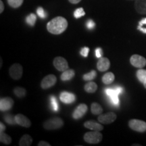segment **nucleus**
<instances>
[{"mask_svg":"<svg viewBox=\"0 0 146 146\" xmlns=\"http://www.w3.org/2000/svg\"><path fill=\"white\" fill-rule=\"evenodd\" d=\"M68 27V21L65 18L57 16L53 18L47 25V29L50 33L60 35L64 32Z\"/></svg>","mask_w":146,"mask_h":146,"instance_id":"nucleus-1","label":"nucleus"},{"mask_svg":"<svg viewBox=\"0 0 146 146\" xmlns=\"http://www.w3.org/2000/svg\"><path fill=\"white\" fill-rule=\"evenodd\" d=\"M64 121L59 117H53L47 120L43 123V127L46 130H56L62 127Z\"/></svg>","mask_w":146,"mask_h":146,"instance_id":"nucleus-2","label":"nucleus"},{"mask_svg":"<svg viewBox=\"0 0 146 146\" xmlns=\"http://www.w3.org/2000/svg\"><path fill=\"white\" fill-rule=\"evenodd\" d=\"M100 131H91V132H87L84 135V140L88 143L91 144H98L102 141V134L100 133Z\"/></svg>","mask_w":146,"mask_h":146,"instance_id":"nucleus-3","label":"nucleus"},{"mask_svg":"<svg viewBox=\"0 0 146 146\" xmlns=\"http://www.w3.org/2000/svg\"><path fill=\"white\" fill-rule=\"evenodd\" d=\"M129 126L133 131L139 133L146 131V123L143 120L138 119H132L129 121Z\"/></svg>","mask_w":146,"mask_h":146,"instance_id":"nucleus-4","label":"nucleus"},{"mask_svg":"<svg viewBox=\"0 0 146 146\" xmlns=\"http://www.w3.org/2000/svg\"><path fill=\"white\" fill-rule=\"evenodd\" d=\"M9 74L14 80L21 79L23 74V66L20 64H14L9 69Z\"/></svg>","mask_w":146,"mask_h":146,"instance_id":"nucleus-5","label":"nucleus"},{"mask_svg":"<svg viewBox=\"0 0 146 146\" xmlns=\"http://www.w3.org/2000/svg\"><path fill=\"white\" fill-rule=\"evenodd\" d=\"M53 64H54L55 68L60 72H64L68 69V62L65 58L61 57V56H58V57L55 58Z\"/></svg>","mask_w":146,"mask_h":146,"instance_id":"nucleus-6","label":"nucleus"},{"mask_svg":"<svg viewBox=\"0 0 146 146\" xmlns=\"http://www.w3.org/2000/svg\"><path fill=\"white\" fill-rule=\"evenodd\" d=\"M116 118L117 116L114 112H110L104 114H100L98 116V121L100 123L104 124V125H109V124L114 123Z\"/></svg>","mask_w":146,"mask_h":146,"instance_id":"nucleus-7","label":"nucleus"},{"mask_svg":"<svg viewBox=\"0 0 146 146\" xmlns=\"http://www.w3.org/2000/svg\"><path fill=\"white\" fill-rule=\"evenodd\" d=\"M130 62L131 65L134 67L139 68H142L146 65V59L143 56L139 55H133L130 58Z\"/></svg>","mask_w":146,"mask_h":146,"instance_id":"nucleus-8","label":"nucleus"},{"mask_svg":"<svg viewBox=\"0 0 146 146\" xmlns=\"http://www.w3.org/2000/svg\"><path fill=\"white\" fill-rule=\"evenodd\" d=\"M56 82H57L56 76L54 74H49L43 78L41 83V87L43 89H49L55 85Z\"/></svg>","mask_w":146,"mask_h":146,"instance_id":"nucleus-9","label":"nucleus"},{"mask_svg":"<svg viewBox=\"0 0 146 146\" xmlns=\"http://www.w3.org/2000/svg\"><path fill=\"white\" fill-rule=\"evenodd\" d=\"M88 108L85 104H81L76 108L72 113V118L75 120H78L86 114Z\"/></svg>","mask_w":146,"mask_h":146,"instance_id":"nucleus-10","label":"nucleus"},{"mask_svg":"<svg viewBox=\"0 0 146 146\" xmlns=\"http://www.w3.org/2000/svg\"><path fill=\"white\" fill-rule=\"evenodd\" d=\"M13 106L14 100L9 97L3 98L0 100V110L2 112L10 110Z\"/></svg>","mask_w":146,"mask_h":146,"instance_id":"nucleus-11","label":"nucleus"},{"mask_svg":"<svg viewBox=\"0 0 146 146\" xmlns=\"http://www.w3.org/2000/svg\"><path fill=\"white\" fill-rule=\"evenodd\" d=\"M15 120L16 123L20 126L25 127V128H29L31 125V122L29 119L25 115L22 114H18L15 116Z\"/></svg>","mask_w":146,"mask_h":146,"instance_id":"nucleus-12","label":"nucleus"},{"mask_svg":"<svg viewBox=\"0 0 146 146\" xmlns=\"http://www.w3.org/2000/svg\"><path fill=\"white\" fill-rule=\"evenodd\" d=\"M60 99L63 103L66 104H70L75 102L76 97L74 94L67 92V91H63L60 94Z\"/></svg>","mask_w":146,"mask_h":146,"instance_id":"nucleus-13","label":"nucleus"},{"mask_svg":"<svg viewBox=\"0 0 146 146\" xmlns=\"http://www.w3.org/2000/svg\"><path fill=\"white\" fill-rule=\"evenodd\" d=\"M110 67V62L107 58H100L97 63V68L100 72H105Z\"/></svg>","mask_w":146,"mask_h":146,"instance_id":"nucleus-14","label":"nucleus"},{"mask_svg":"<svg viewBox=\"0 0 146 146\" xmlns=\"http://www.w3.org/2000/svg\"><path fill=\"white\" fill-rule=\"evenodd\" d=\"M84 127L87 129L94 131H101L104 129V127L100 123H97L95 120H89L84 123Z\"/></svg>","mask_w":146,"mask_h":146,"instance_id":"nucleus-15","label":"nucleus"},{"mask_svg":"<svg viewBox=\"0 0 146 146\" xmlns=\"http://www.w3.org/2000/svg\"><path fill=\"white\" fill-rule=\"evenodd\" d=\"M135 8L140 14H146V0H136Z\"/></svg>","mask_w":146,"mask_h":146,"instance_id":"nucleus-16","label":"nucleus"},{"mask_svg":"<svg viewBox=\"0 0 146 146\" xmlns=\"http://www.w3.org/2000/svg\"><path fill=\"white\" fill-rule=\"evenodd\" d=\"M106 93L107 96H109L111 100H112V103L115 105H118V103H119V100H118V94L117 92H116V89H106Z\"/></svg>","mask_w":146,"mask_h":146,"instance_id":"nucleus-17","label":"nucleus"},{"mask_svg":"<svg viewBox=\"0 0 146 146\" xmlns=\"http://www.w3.org/2000/svg\"><path fill=\"white\" fill-rule=\"evenodd\" d=\"M75 75V72L72 69H67L66 70L62 72V74L60 76V78L62 81H66L71 80Z\"/></svg>","mask_w":146,"mask_h":146,"instance_id":"nucleus-18","label":"nucleus"},{"mask_svg":"<svg viewBox=\"0 0 146 146\" xmlns=\"http://www.w3.org/2000/svg\"><path fill=\"white\" fill-rule=\"evenodd\" d=\"M33 139L29 135H24L19 141L20 146H30L31 145Z\"/></svg>","mask_w":146,"mask_h":146,"instance_id":"nucleus-19","label":"nucleus"},{"mask_svg":"<svg viewBox=\"0 0 146 146\" xmlns=\"http://www.w3.org/2000/svg\"><path fill=\"white\" fill-rule=\"evenodd\" d=\"M115 76L112 72H107L102 76V82L105 85H110L114 81Z\"/></svg>","mask_w":146,"mask_h":146,"instance_id":"nucleus-20","label":"nucleus"},{"mask_svg":"<svg viewBox=\"0 0 146 146\" xmlns=\"http://www.w3.org/2000/svg\"><path fill=\"white\" fill-rule=\"evenodd\" d=\"M91 111L93 114L94 115H100L103 112V108L99 104L94 102L91 104Z\"/></svg>","mask_w":146,"mask_h":146,"instance_id":"nucleus-21","label":"nucleus"},{"mask_svg":"<svg viewBox=\"0 0 146 146\" xmlns=\"http://www.w3.org/2000/svg\"><path fill=\"white\" fill-rule=\"evenodd\" d=\"M84 89H85V91H87V93H89V94H94V93L96 92L98 89V85L96 83L94 82H89V83H87L86 85L84 87Z\"/></svg>","mask_w":146,"mask_h":146,"instance_id":"nucleus-22","label":"nucleus"},{"mask_svg":"<svg viewBox=\"0 0 146 146\" xmlns=\"http://www.w3.org/2000/svg\"><path fill=\"white\" fill-rule=\"evenodd\" d=\"M14 94H15V96L18 98H23V97L26 96L27 91L26 89L23 87H16L14 89Z\"/></svg>","mask_w":146,"mask_h":146,"instance_id":"nucleus-23","label":"nucleus"},{"mask_svg":"<svg viewBox=\"0 0 146 146\" xmlns=\"http://www.w3.org/2000/svg\"><path fill=\"white\" fill-rule=\"evenodd\" d=\"M0 141L5 145H10L12 142V138L10 135L5 134L4 132H0Z\"/></svg>","mask_w":146,"mask_h":146,"instance_id":"nucleus-24","label":"nucleus"},{"mask_svg":"<svg viewBox=\"0 0 146 146\" xmlns=\"http://www.w3.org/2000/svg\"><path fill=\"white\" fill-rule=\"evenodd\" d=\"M137 77L141 83H143L146 79V70L139 68L137 71Z\"/></svg>","mask_w":146,"mask_h":146,"instance_id":"nucleus-25","label":"nucleus"},{"mask_svg":"<svg viewBox=\"0 0 146 146\" xmlns=\"http://www.w3.org/2000/svg\"><path fill=\"white\" fill-rule=\"evenodd\" d=\"M97 76V72L96 70H91V72H89L87 74H85L83 76V78L84 81H92L94 80L95 78Z\"/></svg>","mask_w":146,"mask_h":146,"instance_id":"nucleus-26","label":"nucleus"},{"mask_svg":"<svg viewBox=\"0 0 146 146\" xmlns=\"http://www.w3.org/2000/svg\"><path fill=\"white\" fill-rule=\"evenodd\" d=\"M24 0H8V3L13 8H18L23 4Z\"/></svg>","mask_w":146,"mask_h":146,"instance_id":"nucleus-27","label":"nucleus"},{"mask_svg":"<svg viewBox=\"0 0 146 146\" xmlns=\"http://www.w3.org/2000/svg\"><path fill=\"white\" fill-rule=\"evenodd\" d=\"M36 21V16L35 14H29L26 18V22L27 23V24L31 27H33L34 25H35Z\"/></svg>","mask_w":146,"mask_h":146,"instance_id":"nucleus-28","label":"nucleus"},{"mask_svg":"<svg viewBox=\"0 0 146 146\" xmlns=\"http://www.w3.org/2000/svg\"><path fill=\"white\" fill-rule=\"evenodd\" d=\"M4 120L7 123L9 124V125H16V124H17L15 120V116H13V115L12 114H8L5 115Z\"/></svg>","mask_w":146,"mask_h":146,"instance_id":"nucleus-29","label":"nucleus"},{"mask_svg":"<svg viewBox=\"0 0 146 146\" xmlns=\"http://www.w3.org/2000/svg\"><path fill=\"white\" fill-rule=\"evenodd\" d=\"M137 29L141 32L146 34V18H143L141 21L139 22Z\"/></svg>","mask_w":146,"mask_h":146,"instance_id":"nucleus-30","label":"nucleus"},{"mask_svg":"<svg viewBox=\"0 0 146 146\" xmlns=\"http://www.w3.org/2000/svg\"><path fill=\"white\" fill-rule=\"evenodd\" d=\"M50 100L53 110L55 111V112H57L58 110V103L57 100H56V98L54 96H52L50 98Z\"/></svg>","mask_w":146,"mask_h":146,"instance_id":"nucleus-31","label":"nucleus"},{"mask_svg":"<svg viewBox=\"0 0 146 146\" xmlns=\"http://www.w3.org/2000/svg\"><path fill=\"white\" fill-rule=\"evenodd\" d=\"M85 15V12L84 11L83 8H79L74 11V16L75 18H79L82 17V16Z\"/></svg>","mask_w":146,"mask_h":146,"instance_id":"nucleus-32","label":"nucleus"},{"mask_svg":"<svg viewBox=\"0 0 146 146\" xmlns=\"http://www.w3.org/2000/svg\"><path fill=\"white\" fill-rule=\"evenodd\" d=\"M36 13H37L38 16L41 18H45L47 16L46 12H45L42 7H39V8H37V10H36Z\"/></svg>","mask_w":146,"mask_h":146,"instance_id":"nucleus-33","label":"nucleus"},{"mask_svg":"<svg viewBox=\"0 0 146 146\" xmlns=\"http://www.w3.org/2000/svg\"><path fill=\"white\" fill-rule=\"evenodd\" d=\"M89 48L87 47H83V48H82L81 50V56H83V57H85V58L87 57V56H88V54H89Z\"/></svg>","mask_w":146,"mask_h":146,"instance_id":"nucleus-34","label":"nucleus"},{"mask_svg":"<svg viewBox=\"0 0 146 146\" xmlns=\"http://www.w3.org/2000/svg\"><path fill=\"white\" fill-rule=\"evenodd\" d=\"M87 27L89 29H93L95 28V27H96V23H95L92 20H89V21H87Z\"/></svg>","mask_w":146,"mask_h":146,"instance_id":"nucleus-35","label":"nucleus"},{"mask_svg":"<svg viewBox=\"0 0 146 146\" xmlns=\"http://www.w3.org/2000/svg\"><path fill=\"white\" fill-rule=\"evenodd\" d=\"M96 57L98 58H102V50L100 47H98V48H97L96 51Z\"/></svg>","mask_w":146,"mask_h":146,"instance_id":"nucleus-36","label":"nucleus"},{"mask_svg":"<svg viewBox=\"0 0 146 146\" xmlns=\"http://www.w3.org/2000/svg\"><path fill=\"white\" fill-rule=\"evenodd\" d=\"M38 146H51V144L45 141H41L38 143Z\"/></svg>","mask_w":146,"mask_h":146,"instance_id":"nucleus-37","label":"nucleus"},{"mask_svg":"<svg viewBox=\"0 0 146 146\" xmlns=\"http://www.w3.org/2000/svg\"><path fill=\"white\" fill-rule=\"evenodd\" d=\"M3 10H4V5H3V1L0 0V13H2Z\"/></svg>","mask_w":146,"mask_h":146,"instance_id":"nucleus-38","label":"nucleus"},{"mask_svg":"<svg viewBox=\"0 0 146 146\" xmlns=\"http://www.w3.org/2000/svg\"><path fill=\"white\" fill-rule=\"evenodd\" d=\"M5 130V126L2 123H0V132H4Z\"/></svg>","mask_w":146,"mask_h":146,"instance_id":"nucleus-39","label":"nucleus"},{"mask_svg":"<svg viewBox=\"0 0 146 146\" xmlns=\"http://www.w3.org/2000/svg\"><path fill=\"white\" fill-rule=\"evenodd\" d=\"M68 1L72 4H76V3H79L81 0H68Z\"/></svg>","mask_w":146,"mask_h":146,"instance_id":"nucleus-40","label":"nucleus"},{"mask_svg":"<svg viewBox=\"0 0 146 146\" xmlns=\"http://www.w3.org/2000/svg\"><path fill=\"white\" fill-rule=\"evenodd\" d=\"M143 86H144V87H145V88L146 89V79H145V81H144V83H143Z\"/></svg>","mask_w":146,"mask_h":146,"instance_id":"nucleus-41","label":"nucleus"},{"mask_svg":"<svg viewBox=\"0 0 146 146\" xmlns=\"http://www.w3.org/2000/svg\"><path fill=\"white\" fill-rule=\"evenodd\" d=\"M132 1H133V0H132ZM135 1H136V0H135Z\"/></svg>","mask_w":146,"mask_h":146,"instance_id":"nucleus-42","label":"nucleus"}]
</instances>
